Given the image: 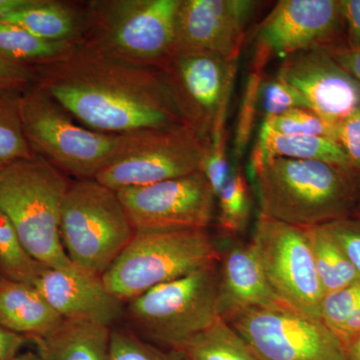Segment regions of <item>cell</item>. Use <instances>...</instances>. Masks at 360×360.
<instances>
[{"label": "cell", "mask_w": 360, "mask_h": 360, "mask_svg": "<svg viewBox=\"0 0 360 360\" xmlns=\"http://www.w3.org/2000/svg\"><path fill=\"white\" fill-rule=\"evenodd\" d=\"M30 70L37 86L94 131L120 135L189 124L160 66L115 58L78 42L68 56Z\"/></svg>", "instance_id": "cell-1"}, {"label": "cell", "mask_w": 360, "mask_h": 360, "mask_svg": "<svg viewBox=\"0 0 360 360\" xmlns=\"http://www.w3.org/2000/svg\"><path fill=\"white\" fill-rule=\"evenodd\" d=\"M259 214L300 227L348 217L359 202L356 174L319 160L271 158L250 172Z\"/></svg>", "instance_id": "cell-2"}, {"label": "cell", "mask_w": 360, "mask_h": 360, "mask_svg": "<svg viewBox=\"0 0 360 360\" xmlns=\"http://www.w3.org/2000/svg\"><path fill=\"white\" fill-rule=\"evenodd\" d=\"M70 182L35 155L0 168V208L33 259L51 269L70 266L60 238V212Z\"/></svg>", "instance_id": "cell-3"}, {"label": "cell", "mask_w": 360, "mask_h": 360, "mask_svg": "<svg viewBox=\"0 0 360 360\" xmlns=\"http://www.w3.org/2000/svg\"><path fill=\"white\" fill-rule=\"evenodd\" d=\"M180 0H96L86 4L79 44L139 65L174 54Z\"/></svg>", "instance_id": "cell-4"}, {"label": "cell", "mask_w": 360, "mask_h": 360, "mask_svg": "<svg viewBox=\"0 0 360 360\" xmlns=\"http://www.w3.org/2000/svg\"><path fill=\"white\" fill-rule=\"evenodd\" d=\"M220 258L221 253L206 229L135 231L101 277L113 295L127 302Z\"/></svg>", "instance_id": "cell-5"}, {"label": "cell", "mask_w": 360, "mask_h": 360, "mask_svg": "<svg viewBox=\"0 0 360 360\" xmlns=\"http://www.w3.org/2000/svg\"><path fill=\"white\" fill-rule=\"evenodd\" d=\"M117 193L96 179L71 182L60 212V238L73 264L103 276L134 238Z\"/></svg>", "instance_id": "cell-6"}, {"label": "cell", "mask_w": 360, "mask_h": 360, "mask_svg": "<svg viewBox=\"0 0 360 360\" xmlns=\"http://www.w3.org/2000/svg\"><path fill=\"white\" fill-rule=\"evenodd\" d=\"M129 321L144 338L169 348L221 319L219 262L160 284L129 300Z\"/></svg>", "instance_id": "cell-7"}, {"label": "cell", "mask_w": 360, "mask_h": 360, "mask_svg": "<svg viewBox=\"0 0 360 360\" xmlns=\"http://www.w3.org/2000/svg\"><path fill=\"white\" fill-rule=\"evenodd\" d=\"M21 115L34 155L78 179H96L112 160L122 136L82 127L37 85L23 91Z\"/></svg>", "instance_id": "cell-8"}, {"label": "cell", "mask_w": 360, "mask_h": 360, "mask_svg": "<svg viewBox=\"0 0 360 360\" xmlns=\"http://www.w3.org/2000/svg\"><path fill=\"white\" fill-rule=\"evenodd\" d=\"M208 143L189 124L122 134L112 160L94 179L117 191L202 172Z\"/></svg>", "instance_id": "cell-9"}, {"label": "cell", "mask_w": 360, "mask_h": 360, "mask_svg": "<svg viewBox=\"0 0 360 360\" xmlns=\"http://www.w3.org/2000/svg\"><path fill=\"white\" fill-rule=\"evenodd\" d=\"M250 245L279 300L300 314L321 319L324 293L315 269L309 227L259 214Z\"/></svg>", "instance_id": "cell-10"}, {"label": "cell", "mask_w": 360, "mask_h": 360, "mask_svg": "<svg viewBox=\"0 0 360 360\" xmlns=\"http://www.w3.org/2000/svg\"><path fill=\"white\" fill-rule=\"evenodd\" d=\"M226 321L262 360H347L340 338L321 319L286 305L246 310Z\"/></svg>", "instance_id": "cell-11"}, {"label": "cell", "mask_w": 360, "mask_h": 360, "mask_svg": "<svg viewBox=\"0 0 360 360\" xmlns=\"http://www.w3.org/2000/svg\"><path fill=\"white\" fill-rule=\"evenodd\" d=\"M116 193L135 231L206 229L217 201L201 170Z\"/></svg>", "instance_id": "cell-12"}, {"label": "cell", "mask_w": 360, "mask_h": 360, "mask_svg": "<svg viewBox=\"0 0 360 360\" xmlns=\"http://www.w3.org/2000/svg\"><path fill=\"white\" fill-rule=\"evenodd\" d=\"M340 0H281L258 26L252 68L274 58L335 46L342 28Z\"/></svg>", "instance_id": "cell-13"}, {"label": "cell", "mask_w": 360, "mask_h": 360, "mask_svg": "<svg viewBox=\"0 0 360 360\" xmlns=\"http://www.w3.org/2000/svg\"><path fill=\"white\" fill-rule=\"evenodd\" d=\"M238 60L210 53L175 54L160 66L169 77L187 122L210 141L225 127Z\"/></svg>", "instance_id": "cell-14"}, {"label": "cell", "mask_w": 360, "mask_h": 360, "mask_svg": "<svg viewBox=\"0 0 360 360\" xmlns=\"http://www.w3.org/2000/svg\"><path fill=\"white\" fill-rule=\"evenodd\" d=\"M257 6L250 0H180L172 56L210 53L238 60Z\"/></svg>", "instance_id": "cell-15"}, {"label": "cell", "mask_w": 360, "mask_h": 360, "mask_svg": "<svg viewBox=\"0 0 360 360\" xmlns=\"http://www.w3.org/2000/svg\"><path fill=\"white\" fill-rule=\"evenodd\" d=\"M276 77L295 87L310 110L333 127L360 108V84L326 49L284 58Z\"/></svg>", "instance_id": "cell-16"}, {"label": "cell", "mask_w": 360, "mask_h": 360, "mask_svg": "<svg viewBox=\"0 0 360 360\" xmlns=\"http://www.w3.org/2000/svg\"><path fill=\"white\" fill-rule=\"evenodd\" d=\"M33 286L65 321H87L110 328L122 314V302L106 288L103 277L75 264L44 267Z\"/></svg>", "instance_id": "cell-17"}, {"label": "cell", "mask_w": 360, "mask_h": 360, "mask_svg": "<svg viewBox=\"0 0 360 360\" xmlns=\"http://www.w3.org/2000/svg\"><path fill=\"white\" fill-rule=\"evenodd\" d=\"M219 304L225 321L246 310L285 305L272 290L250 243L233 246L221 255Z\"/></svg>", "instance_id": "cell-18"}, {"label": "cell", "mask_w": 360, "mask_h": 360, "mask_svg": "<svg viewBox=\"0 0 360 360\" xmlns=\"http://www.w3.org/2000/svg\"><path fill=\"white\" fill-rule=\"evenodd\" d=\"M65 319L37 288L4 278L0 283V326L30 340L51 335Z\"/></svg>", "instance_id": "cell-19"}, {"label": "cell", "mask_w": 360, "mask_h": 360, "mask_svg": "<svg viewBox=\"0 0 360 360\" xmlns=\"http://www.w3.org/2000/svg\"><path fill=\"white\" fill-rule=\"evenodd\" d=\"M110 328L65 321L51 335L34 338L42 360H110Z\"/></svg>", "instance_id": "cell-20"}, {"label": "cell", "mask_w": 360, "mask_h": 360, "mask_svg": "<svg viewBox=\"0 0 360 360\" xmlns=\"http://www.w3.org/2000/svg\"><path fill=\"white\" fill-rule=\"evenodd\" d=\"M277 158L324 161L349 169L347 156L335 139L279 134L260 127L251 151L250 172L264 161Z\"/></svg>", "instance_id": "cell-21"}, {"label": "cell", "mask_w": 360, "mask_h": 360, "mask_svg": "<svg viewBox=\"0 0 360 360\" xmlns=\"http://www.w3.org/2000/svg\"><path fill=\"white\" fill-rule=\"evenodd\" d=\"M47 41L79 42L84 22V13L70 4L51 0H32L22 8L0 18Z\"/></svg>", "instance_id": "cell-22"}, {"label": "cell", "mask_w": 360, "mask_h": 360, "mask_svg": "<svg viewBox=\"0 0 360 360\" xmlns=\"http://www.w3.org/2000/svg\"><path fill=\"white\" fill-rule=\"evenodd\" d=\"M172 349L186 360H262L222 317Z\"/></svg>", "instance_id": "cell-23"}, {"label": "cell", "mask_w": 360, "mask_h": 360, "mask_svg": "<svg viewBox=\"0 0 360 360\" xmlns=\"http://www.w3.org/2000/svg\"><path fill=\"white\" fill-rule=\"evenodd\" d=\"M77 44L47 41L20 26L0 20V56L15 65L28 68L49 65L68 56Z\"/></svg>", "instance_id": "cell-24"}, {"label": "cell", "mask_w": 360, "mask_h": 360, "mask_svg": "<svg viewBox=\"0 0 360 360\" xmlns=\"http://www.w3.org/2000/svg\"><path fill=\"white\" fill-rule=\"evenodd\" d=\"M315 269L324 295L360 283V276L323 226L309 227Z\"/></svg>", "instance_id": "cell-25"}, {"label": "cell", "mask_w": 360, "mask_h": 360, "mask_svg": "<svg viewBox=\"0 0 360 360\" xmlns=\"http://www.w3.org/2000/svg\"><path fill=\"white\" fill-rule=\"evenodd\" d=\"M23 91L18 87L0 89V168L35 156L23 129Z\"/></svg>", "instance_id": "cell-26"}, {"label": "cell", "mask_w": 360, "mask_h": 360, "mask_svg": "<svg viewBox=\"0 0 360 360\" xmlns=\"http://www.w3.org/2000/svg\"><path fill=\"white\" fill-rule=\"evenodd\" d=\"M219 205L217 224L226 236H238L248 229L252 213V195L245 172L238 165L217 195Z\"/></svg>", "instance_id": "cell-27"}, {"label": "cell", "mask_w": 360, "mask_h": 360, "mask_svg": "<svg viewBox=\"0 0 360 360\" xmlns=\"http://www.w3.org/2000/svg\"><path fill=\"white\" fill-rule=\"evenodd\" d=\"M44 267L25 250L11 219L0 208V270L4 278L33 285Z\"/></svg>", "instance_id": "cell-28"}, {"label": "cell", "mask_w": 360, "mask_h": 360, "mask_svg": "<svg viewBox=\"0 0 360 360\" xmlns=\"http://www.w3.org/2000/svg\"><path fill=\"white\" fill-rule=\"evenodd\" d=\"M262 127L279 134L335 139V127L307 108H293L283 115L264 118Z\"/></svg>", "instance_id": "cell-29"}, {"label": "cell", "mask_w": 360, "mask_h": 360, "mask_svg": "<svg viewBox=\"0 0 360 360\" xmlns=\"http://www.w3.org/2000/svg\"><path fill=\"white\" fill-rule=\"evenodd\" d=\"M264 79V70L251 66L243 101L239 108L238 123L234 134L233 156L236 160H240L245 155L255 131L257 108L259 105V89Z\"/></svg>", "instance_id": "cell-30"}, {"label": "cell", "mask_w": 360, "mask_h": 360, "mask_svg": "<svg viewBox=\"0 0 360 360\" xmlns=\"http://www.w3.org/2000/svg\"><path fill=\"white\" fill-rule=\"evenodd\" d=\"M110 360H186L176 350H163L131 331H110Z\"/></svg>", "instance_id": "cell-31"}, {"label": "cell", "mask_w": 360, "mask_h": 360, "mask_svg": "<svg viewBox=\"0 0 360 360\" xmlns=\"http://www.w3.org/2000/svg\"><path fill=\"white\" fill-rule=\"evenodd\" d=\"M259 106L264 118L274 117L297 108H309L302 94L281 77L264 79L259 89Z\"/></svg>", "instance_id": "cell-32"}, {"label": "cell", "mask_w": 360, "mask_h": 360, "mask_svg": "<svg viewBox=\"0 0 360 360\" xmlns=\"http://www.w3.org/2000/svg\"><path fill=\"white\" fill-rule=\"evenodd\" d=\"M360 309V283L328 293L321 300L319 319L335 333Z\"/></svg>", "instance_id": "cell-33"}, {"label": "cell", "mask_w": 360, "mask_h": 360, "mask_svg": "<svg viewBox=\"0 0 360 360\" xmlns=\"http://www.w3.org/2000/svg\"><path fill=\"white\" fill-rule=\"evenodd\" d=\"M231 168L226 155V130L225 127H221L214 130L210 136L202 167V172L210 182L215 196L219 194L231 174Z\"/></svg>", "instance_id": "cell-34"}, {"label": "cell", "mask_w": 360, "mask_h": 360, "mask_svg": "<svg viewBox=\"0 0 360 360\" xmlns=\"http://www.w3.org/2000/svg\"><path fill=\"white\" fill-rule=\"evenodd\" d=\"M340 245L360 276V219L345 217L321 225Z\"/></svg>", "instance_id": "cell-35"}, {"label": "cell", "mask_w": 360, "mask_h": 360, "mask_svg": "<svg viewBox=\"0 0 360 360\" xmlns=\"http://www.w3.org/2000/svg\"><path fill=\"white\" fill-rule=\"evenodd\" d=\"M335 141L347 156L349 169L360 174V108L335 125Z\"/></svg>", "instance_id": "cell-36"}, {"label": "cell", "mask_w": 360, "mask_h": 360, "mask_svg": "<svg viewBox=\"0 0 360 360\" xmlns=\"http://www.w3.org/2000/svg\"><path fill=\"white\" fill-rule=\"evenodd\" d=\"M32 82L33 75L30 68L15 65L0 56V89L18 87L25 89Z\"/></svg>", "instance_id": "cell-37"}, {"label": "cell", "mask_w": 360, "mask_h": 360, "mask_svg": "<svg viewBox=\"0 0 360 360\" xmlns=\"http://www.w3.org/2000/svg\"><path fill=\"white\" fill-rule=\"evenodd\" d=\"M343 25L347 28V44L349 49L360 47V0H340Z\"/></svg>", "instance_id": "cell-38"}, {"label": "cell", "mask_w": 360, "mask_h": 360, "mask_svg": "<svg viewBox=\"0 0 360 360\" xmlns=\"http://www.w3.org/2000/svg\"><path fill=\"white\" fill-rule=\"evenodd\" d=\"M326 49L336 63L360 84V47L349 49L345 45H335Z\"/></svg>", "instance_id": "cell-39"}, {"label": "cell", "mask_w": 360, "mask_h": 360, "mask_svg": "<svg viewBox=\"0 0 360 360\" xmlns=\"http://www.w3.org/2000/svg\"><path fill=\"white\" fill-rule=\"evenodd\" d=\"M28 341L26 336L11 333L0 326V360H13Z\"/></svg>", "instance_id": "cell-40"}, {"label": "cell", "mask_w": 360, "mask_h": 360, "mask_svg": "<svg viewBox=\"0 0 360 360\" xmlns=\"http://www.w3.org/2000/svg\"><path fill=\"white\" fill-rule=\"evenodd\" d=\"M32 2V0H0V18L7 13L28 6Z\"/></svg>", "instance_id": "cell-41"}, {"label": "cell", "mask_w": 360, "mask_h": 360, "mask_svg": "<svg viewBox=\"0 0 360 360\" xmlns=\"http://www.w3.org/2000/svg\"><path fill=\"white\" fill-rule=\"evenodd\" d=\"M347 360H360V333L345 345Z\"/></svg>", "instance_id": "cell-42"}, {"label": "cell", "mask_w": 360, "mask_h": 360, "mask_svg": "<svg viewBox=\"0 0 360 360\" xmlns=\"http://www.w3.org/2000/svg\"><path fill=\"white\" fill-rule=\"evenodd\" d=\"M13 360H42L37 352H26L16 355Z\"/></svg>", "instance_id": "cell-43"}, {"label": "cell", "mask_w": 360, "mask_h": 360, "mask_svg": "<svg viewBox=\"0 0 360 360\" xmlns=\"http://www.w3.org/2000/svg\"><path fill=\"white\" fill-rule=\"evenodd\" d=\"M357 217L360 219V198H359V202H357Z\"/></svg>", "instance_id": "cell-44"}, {"label": "cell", "mask_w": 360, "mask_h": 360, "mask_svg": "<svg viewBox=\"0 0 360 360\" xmlns=\"http://www.w3.org/2000/svg\"><path fill=\"white\" fill-rule=\"evenodd\" d=\"M4 274H2L1 270H0V283H1L2 281H4Z\"/></svg>", "instance_id": "cell-45"}]
</instances>
